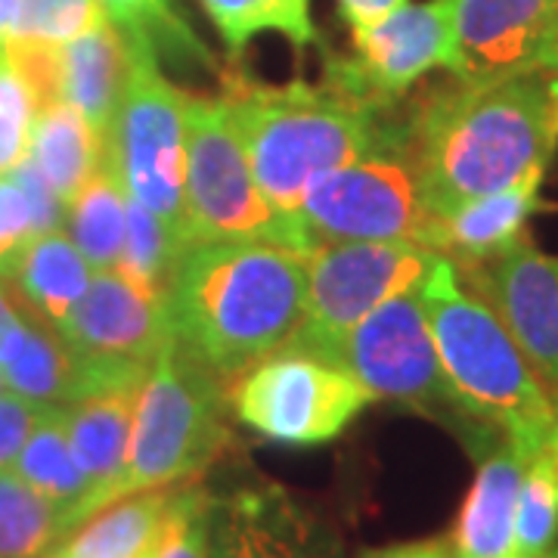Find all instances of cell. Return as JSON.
<instances>
[{
  "label": "cell",
  "mask_w": 558,
  "mask_h": 558,
  "mask_svg": "<svg viewBox=\"0 0 558 558\" xmlns=\"http://www.w3.org/2000/svg\"><path fill=\"white\" fill-rule=\"evenodd\" d=\"M556 146L546 75L453 81L407 112V159L432 218L512 186L531 168L549 165Z\"/></svg>",
  "instance_id": "cell-1"
},
{
  "label": "cell",
  "mask_w": 558,
  "mask_h": 558,
  "mask_svg": "<svg viewBox=\"0 0 558 558\" xmlns=\"http://www.w3.org/2000/svg\"><path fill=\"white\" fill-rule=\"evenodd\" d=\"M223 97L258 190L299 236L304 255L314 252L299 223L304 190L332 168L381 149H407V116H398V106L360 100L329 81L264 84L236 72L223 75Z\"/></svg>",
  "instance_id": "cell-2"
},
{
  "label": "cell",
  "mask_w": 558,
  "mask_h": 558,
  "mask_svg": "<svg viewBox=\"0 0 558 558\" xmlns=\"http://www.w3.org/2000/svg\"><path fill=\"white\" fill-rule=\"evenodd\" d=\"M307 258L264 240L193 242L165 289L171 336L227 385L282 351L304 311Z\"/></svg>",
  "instance_id": "cell-3"
},
{
  "label": "cell",
  "mask_w": 558,
  "mask_h": 558,
  "mask_svg": "<svg viewBox=\"0 0 558 558\" xmlns=\"http://www.w3.org/2000/svg\"><path fill=\"white\" fill-rule=\"evenodd\" d=\"M418 301L459 413L497 428L524 457L546 450L556 432V398L497 311L459 279L453 260L438 258L418 286Z\"/></svg>",
  "instance_id": "cell-4"
},
{
  "label": "cell",
  "mask_w": 558,
  "mask_h": 558,
  "mask_svg": "<svg viewBox=\"0 0 558 558\" xmlns=\"http://www.w3.org/2000/svg\"><path fill=\"white\" fill-rule=\"evenodd\" d=\"M230 385L171 336L140 385L124 469L106 506L199 478L230 444Z\"/></svg>",
  "instance_id": "cell-5"
},
{
  "label": "cell",
  "mask_w": 558,
  "mask_h": 558,
  "mask_svg": "<svg viewBox=\"0 0 558 558\" xmlns=\"http://www.w3.org/2000/svg\"><path fill=\"white\" fill-rule=\"evenodd\" d=\"M183 220L186 245L208 240H264L304 255L299 236L277 218L258 190L223 94H186Z\"/></svg>",
  "instance_id": "cell-6"
},
{
  "label": "cell",
  "mask_w": 558,
  "mask_h": 558,
  "mask_svg": "<svg viewBox=\"0 0 558 558\" xmlns=\"http://www.w3.org/2000/svg\"><path fill=\"white\" fill-rule=\"evenodd\" d=\"M106 161L128 199L165 220L186 248V90L165 78L159 57L143 44H131V75L106 137Z\"/></svg>",
  "instance_id": "cell-7"
},
{
  "label": "cell",
  "mask_w": 558,
  "mask_h": 558,
  "mask_svg": "<svg viewBox=\"0 0 558 558\" xmlns=\"http://www.w3.org/2000/svg\"><path fill=\"white\" fill-rule=\"evenodd\" d=\"M418 242H323L307 255L304 311L282 351L332 363L341 341L379 304L418 286L438 264Z\"/></svg>",
  "instance_id": "cell-8"
},
{
  "label": "cell",
  "mask_w": 558,
  "mask_h": 558,
  "mask_svg": "<svg viewBox=\"0 0 558 558\" xmlns=\"http://www.w3.org/2000/svg\"><path fill=\"white\" fill-rule=\"evenodd\" d=\"M369 403V391L341 366L299 351H277L230 385L233 416L289 447L336 440Z\"/></svg>",
  "instance_id": "cell-9"
},
{
  "label": "cell",
  "mask_w": 558,
  "mask_h": 558,
  "mask_svg": "<svg viewBox=\"0 0 558 558\" xmlns=\"http://www.w3.org/2000/svg\"><path fill=\"white\" fill-rule=\"evenodd\" d=\"M299 223L314 248L323 242L398 240L428 248L432 215L407 149H381L319 174L301 196Z\"/></svg>",
  "instance_id": "cell-10"
},
{
  "label": "cell",
  "mask_w": 558,
  "mask_h": 558,
  "mask_svg": "<svg viewBox=\"0 0 558 558\" xmlns=\"http://www.w3.org/2000/svg\"><path fill=\"white\" fill-rule=\"evenodd\" d=\"M57 332L78 366V400L112 388H140L171 339L165 301L119 270H97Z\"/></svg>",
  "instance_id": "cell-11"
},
{
  "label": "cell",
  "mask_w": 558,
  "mask_h": 558,
  "mask_svg": "<svg viewBox=\"0 0 558 558\" xmlns=\"http://www.w3.org/2000/svg\"><path fill=\"white\" fill-rule=\"evenodd\" d=\"M332 366L354 376L373 400H391L422 413L459 410L418 292L395 295L360 319L341 341Z\"/></svg>",
  "instance_id": "cell-12"
},
{
  "label": "cell",
  "mask_w": 558,
  "mask_h": 558,
  "mask_svg": "<svg viewBox=\"0 0 558 558\" xmlns=\"http://www.w3.org/2000/svg\"><path fill=\"white\" fill-rule=\"evenodd\" d=\"M354 57L323 50V81L376 106H400L407 90L435 69L453 65L450 0L403 3L369 28L351 32Z\"/></svg>",
  "instance_id": "cell-13"
},
{
  "label": "cell",
  "mask_w": 558,
  "mask_h": 558,
  "mask_svg": "<svg viewBox=\"0 0 558 558\" xmlns=\"http://www.w3.org/2000/svg\"><path fill=\"white\" fill-rule=\"evenodd\" d=\"M453 65L465 84L558 72V0H450Z\"/></svg>",
  "instance_id": "cell-14"
},
{
  "label": "cell",
  "mask_w": 558,
  "mask_h": 558,
  "mask_svg": "<svg viewBox=\"0 0 558 558\" xmlns=\"http://www.w3.org/2000/svg\"><path fill=\"white\" fill-rule=\"evenodd\" d=\"M457 274L497 311L558 407V258L521 236L499 258Z\"/></svg>",
  "instance_id": "cell-15"
},
{
  "label": "cell",
  "mask_w": 558,
  "mask_h": 558,
  "mask_svg": "<svg viewBox=\"0 0 558 558\" xmlns=\"http://www.w3.org/2000/svg\"><path fill=\"white\" fill-rule=\"evenodd\" d=\"M211 558H344L336 527L274 481L211 499Z\"/></svg>",
  "instance_id": "cell-16"
},
{
  "label": "cell",
  "mask_w": 558,
  "mask_h": 558,
  "mask_svg": "<svg viewBox=\"0 0 558 558\" xmlns=\"http://www.w3.org/2000/svg\"><path fill=\"white\" fill-rule=\"evenodd\" d=\"M546 168L549 165H537L512 186L465 202L450 215L432 218L428 248L438 252L440 258L453 260L457 270L478 267L509 252L521 236H527L524 227L543 205L539 193H543Z\"/></svg>",
  "instance_id": "cell-17"
},
{
  "label": "cell",
  "mask_w": 558,
  "mask_h": 558,
  "mask_svg": "<svg viewBox=\"0 0 558 558\" xmlns=\"http://www.w3.org/2000/svg\"><path fill=\"white\" fill-rule=\"evenodd\" d=\"M524 462L527 457L509 438H499L478 459L450 537L453 558H519L515 509Z\"/></svg>",
  "instance_id": "cell-18"
},
{
  "label": "cell",
  "mask_w": 558,
  "mask_h": 558,
  "mask_svg": "<svg viewBox=\"0 0 558 558\" xmlns=\"http://www.w3.org/2000/svg\"><path fill=\"white\" fill-rule=\"evenodd\" d=\"M137 391L140 388H112V391L87 395L62 407L65 435H69L81 475L87 481V497L81 502L72 531L87 515H94L106 506V494L124 469Z\"/></svg>",
  "instance_id": "cell-19"
},
{
  "label": "cell",
  "mask_w": 558,
  "mask_h": 558,
  "mask_svg": "<svg viewBox=\"0 0 558 558\" xmlns=\"http://www.w3.org/2000/svg\"><path fill=\"white\" fill-rule=\"evenodd\" d=\"M60 57L62 102L78 109L106 140L131 75V44L106 16L78 38L65 40Z\"/></svg>",
  "instance_id": "cell-20"
},
{
  "label": "cell",
  "mask_w": 558,
  "mask_h": 558,
  "mask_svg": "<svg viewBox=\"0 0 558 558\" xmlns=\"http://www.w3.org/2000/svg\"><path fill=\"white\" fill-rule=\"evenodd\" d=\"M90 264L65 230L40 233L25 242L13 267L7 270L3 286L28 317L60 329L72 314L84 289L90 286Z\"/></svg>",
  "instance_id": "cell-21"
},
{
  "label": "cell",
  "mask_w": 558,
  "mask_h": 558,
  "mask_svg": "<svg viewBox=\"0 0 558 558\" xmlns=\"http://www.w3.org/2000/svg\"><path fill=\"white\" fill-rule=\"evenodd\" d=\"M3 385L38 407H65L78 400V366L57 329L28 317L0 336Z\"/></svg>",
  "instance_id": "cell-22"
},
{
  "label": "cell",
  "mask_w": 558,
  "mask_h": 558,
  "mask_svg": "<svg viewBox=\"0 0 558 558\" xmlns=\"http://www.w3.org/2000/svg\"><path fill=\"white\" fill-rule=\"evenodd\" d=\"M174 487L140 490L87 515L47 553L57 558H140L156 546Z\"/></svg>",
  "instance_id": "cell-23"
},
{
  "label": "cell",
  "mask_w": 558,
  "mask_h": 558,
  "mask_svg": "<svg viewBox=\"0 0 558 558\" xmlns=\"http://www.w3.org/2000/svg\"><path fill=\"white\" fill-rule=\"evenodd\" d=\"M28 159L65 205L75 199L84 180L106 161V140L69 102H50L35 112Z\"/></svg>",
  "instance_id": "cell-24"
},
{
  "label": "cell",
  "mask_w": 558,
  "mask_h": 558,
  "mask_svg": "<svg viewBox=\"0 0 558 558\" xmlns=\"http://www.w3.org/2000/svg\"><path fill=\"white\" fill-rule=\"evenodd\" d=\"M13 472L57 506L62 519V537H65L75 524L81 502L87 497V481L81 475L65 435L62 407H50L40 413L38 425L32 428V435L22 444L20 457L13 462Z\"/></svg>",
  "instance_id": "cell-25"
},
{
  "label": "cell",
  "mask_w": 558,
  "mask_h": 558,
  "mask_svg": "<svg viewBox=\"0 0 558 558\" xmlns=\"http://www.w3.org/2000/svg\"><path fill=\"white\" fill-rule=\"evenodd\" d=\"M65 223L94 274L119 267L128 233V193L109 161H102L65 205Z\"/></svg>",
  "instance_id": "cell-26"
},
{
  "label": "cell",
  "mask_w": 558,
  "mask_h": 558,
  "mask_svg": "<svg viewBox=\"0 0 558 558\" xmlns=\"http://www.w3.org/2000/svg\"><path fill=\"white\" fill-rule=\"evenodd\" d=\"M205 16L215 22L223 47L236 60L258 35H282L295 50L323 47L311 3L314 0H199Z\"/></svg>",
  "instance_id": "cell-27"
},
{
  "label": "cell",
  "mask_w": 558,
  "mask_h": 558,
  "mask_svg": "<svg viewBox=\"0 0 558 558\" xmlns=\"http://www.w3.org/2000/svg\"><path fill=\"white\" fill-rule=\"evenodd\" d=\"M100 7L124 38L149 47L159 60H174L180 65L199 62L205 69H215L211 50L190 28L180 0H100Z\"/></svg>",
  "instance_id": "cell-28"
},
{
  "label": "cell",
  "mask_w": 558,
  "mask_h": 558,
  "mask_svg": "<svg viewBox=\"0 0 558 558\" xmlns=\"http://www.w3.org/2000/svg\"><path fill=\"white\" fill-rule=\"evenodd\" d=\"M60 539L57 506L13 469H0V558H44Z\"/></svg>",
  "instance_id": "cell-29"
},
{
  "label": "cell",
  "mask_w": 558,
  "mask_h": 558,
  "mask_svg": "<svg viewBox=\"0 0 558 558\" xmlns=\"http://www.w3.org/2000/svg\"><path fill=\"white\" fill-rule=\"evenodd\" d=\"M183 245L174 236V230L156 218L149 208L140 202L128 199V233H124V248H121L119 270L121 277L137 282L140 289L153 292L165 301L168 279L174 274Z\"/></svg>",
  "instance_id": "cell-30"
},
{
  "label": "cell",
  "mask_w": 558,
  "mask_h": 558,
  "mask_svg": "<svg viewBox=\"0 0 558 558\" xmlns=\"http://www.w3.org/2000/svg\"><path fill=\"white\" fill-rule=\"evenodd\" d=\"M558 543V465L549 447L524 462L515 509V553L539 558Z\"/></svg>",
  "instance_id": "cell-31"
},
{
  "label": "cell",
  "mask_w": 558,
  "mask_h": 558,
  "mask_svg": "<svg viewBox=\"0 0 558 558\" xmlns=\"http://www.w3.org/2000/svg\"><path fill=\"white\" fill-rule=\"evenodd\" d=\"M211 494L199 484H178L161 524L156 558H211Z\"/></svg>",
  "instance_id": "cell-32"
},
{
  "label": "cell",
  "mask_w": 558,
  "mask_h": 558,
  "mask_svg": "<svg viewBox=\"0 0 558 558\" xmlns=\"http://www.w3.org/2000/svg\"><path fill=\"white\" fill-rule=\"evenodd\" d=\"M100 20H106L100 0H20L13 35L65 44L94 28Z\"/></svg>",
  "instance_id": "cell-33"
},
{
  "label": "cell",
  "mask_w": 558,
  "mask_h": 558,
  "mask_svg": "<svg viewBox=\"0 0 558 558\" xmlns=\"http://www.w3.org/2000/svg\"><path fill=\"white\" fill-rule=\"evenodd\" d=\"M35 112V97L28 94L25 81L0 60V174L28 156Z\"/></svg>",
  "instance_id": "cell-34"
},
{
  "label": "cell",
  "mask_w": 558,
  "mask_h": 558,
  "mask_svg": "<svg viewBox=\"0 0 558 558\" xmlns=\"http://www.w3.org/2000/svg\"><path fill=\"white\" fill-rule=\"evenodd\" d=\"M35 236L32 205L25 199L22 186L10 174H0V277L13 267V260Z\"/></svg>",
  "instance_id": "cell-35"
},
{
  "label": "cell",
  "mask_w": 558,
  "mask_h": 558,
  "mask_svg": "<svg viewBox=\"0 0 558 558\" xmlns=\"http://www.w3.org/2000/svg\"><path fill=\"white\" fill-rule=\"evenodd\" d=\"M7 174L20 183L25 199L32 205L35 236H40V233H53V230H62V227H65V202L53 193V186L44 180V174H40L35 161L25 156V159H22L16 168H10Z\"/></svg>",
  "instance_id": "cell-36"
},
{
  "label": "cell",
  "mask_w": 558,
  "mask_h": 558,
  "mask_svg": "<svg viewBox=\"0 0 558 558\" xmlns=\"http://www.w3.org/2000/svg\"><path fill=\"white\" fill-rule=\"evenodd\" d=\"M44 410H50V407H38L13 391L0 395V469H13L22 444L28 440Z\"/></svg>",
  "instance_id": "cell-37"
},
{
  "label": "cell",
  "mask_w": 558,
  "mask_h": 558,
  "mask_svg": "<svg viewBox=\"0 0 558 558\" xmlns=\"http://www.w3.org/2000/svg\"><path fill=\"white\" fill-rule=\"evenodd\" d=\"M336 3H339L341 20L348 22V28L360 32V28H369L385 16H391L407 0H336Z\"/></svg>",
  "instance_id": "cell-38"
},
{
  "label": "cell",
  "mask_w": 558,
  "mask_h": 558,
  "mask_svg": "<svg viewBox=\"0 0 558 558\" xmlns=\"http://www.w3.org/2000/svg\"><path fill=\"white\" fill-rule=\"evenodd\" d=\"M363 558H453V553H450V543L444 539H413V543L369 549L363 553Z\"/></svg>",
  "instance_id": "cell-39"
},
{
  "label": "cell",
  "mask_w": 558,
  "mask_h": 558,
  "mask_svg": "<svg viewBox=\"0 0 558 558\" xmlns=\"http://www.w3.org/2000/svg\"><path fill=\"white\" fill-rule=\"evenodd\" d=\"M22 319V307L13 301V295L7 292V286H3V279H0V336L10 329V326H16Z\"/></svg>",
  "instance_id": "cell-40"
},
{
  "label": "cell",
  "mask_w": 558,
  "mask_h": 558,
  "mask_svg": "<svg viewBox=\"0 0 558 558\" xmlns=\"http://www.w3.org/2000/svg\"><path fill=\"white\" fill-rule=\"evenodd\" d=\"M16 16H20V0H0V50L16 28Z\"/></svg>",
  "instance_id": "cell-41"
},
{
  "label": "cell",
  "mask_w": 558,
  "mask_h": 558,
  "mask_svg": "<svg viewBox=\"0 0 558 558\" xmlns=\"http://www.w3.org/2000/svg\"><path fill=\"white\" fill-rule=\"evenodd\" d=\"M549 102H553V119H556L558 128V72L556 75H549Z\"/></svg>",
  "instance_id": "cell-42"
},
{
  "label": "cell",
  "mask_w": 558,
  "mask_h": 558,
  "mask_svg": "<svg viewBox=\"0 0 558 558\" xmlns=\"http://www.w3.org/2000/svg\"><path fill=\"white\" fill-rule=\"evenodd\" d=\"M549 453H553V459H556V465H558V418H556V432H553V438H549Z\"/></svg>",
  "instance_id": "cell-43"
},
{
  "label": "cell",
  "mask_w": 558,
  "mask_h": 558,
  "mask_svg": "<svg viewBox=\"0 0 558 558\" xmlns=\"http://www.w3.org/2000/svg\"><path fill=\"white\" fill-rule=\"evenodd\" d=\"M539 558H558V543L556 546H553V549H549V553H543V556Z\"/></svg>",
  "instance_id": "cell-44"
},
{
  "label": "cell",
  "mask_w": 558,
  "mask_h": 558,
  "mask_svg": "<svg viewBox=\"0 0 558 558\" xmlns=\"http://www.w3.org/2000/svg\"><path fill=\"white\" fill-rule=\"evenodd\" d=\"M156 543H159V539H156ZM140 558H156V546H153V549H146Z\"/></svg>",
  "instance_id": "cell-45"
},
{
  "label": "cell",
  "mask_w": 558,
  "mask_h": 558,
  "mask_svg": "<svg viewBox=\"0 0 558 558\" xmlns=\"http://www.w3.org/2000/svg\"><path fill=\"white\" fill-rule=\"evenodd\" d=\"M3 388H7V385H3V373H0V395H3Z\"/></svg>",
  "instance_id": "cell-46"
},
{
  "label": "cell",
  "mask_w": 558,
  "mask_h": 558,
  "mask_svg": "<svg viewBox=\"0 0 558 558\" xmlns=\"http://www.w3.org/2000/svg\"><path fill=\"white\" fill-rule=\"evenodd\" d=\"M44 558H57V556H44Z\"/></svg>",
  "instance_id": "cell-47"
}]
</instances>
